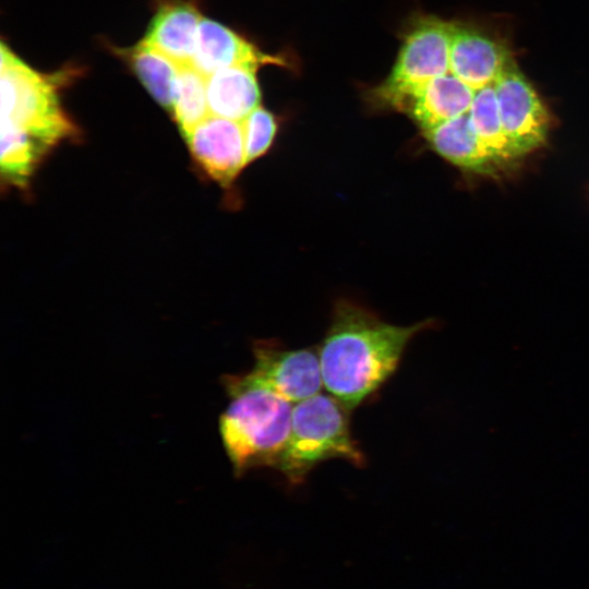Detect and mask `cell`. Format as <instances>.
<instances>
[{"label": "cell", "instance_id": "cell-1", "mask_svg": "<svg viewBox=\"0 0 589 589\" xmlns=\"http://www.w3.org/2000/svg\"><path fill=\"white\" fill-rule=\"evenodd\" d=\"M431 324L394 325L362 305L339 300L317 350L323 387L354 409L392 377L410 340Z\"/></svg>", "mask_w": 589, "mask_h": 589}, {"label": "cell", "instance_id": "cell-2", "mask_svg": "<svg viewBox=\"0 0 589 589\" xmlns=\"http://www.w3.org/2000/svg\"><path fill=\"white\" fill-rule=\"evenodd\" d=\"M223 385L229 401L219 417V434L235 474L275 468L289 437L293 404L235 374L225 375Z\"/></svg>", "mask_w": 589, "mask_h": 589}, {"label": "cell", "instance_id": "cell-3", "mask_svg": "<svg viewBox=\"0 0 589 589\" xmlns=\"http://www.w3.org/2000/svg\"><path fill=\"white\" fill-rule=\"evenodd\" d=\"M349 411L322 392L293 404L289 437L275 467L288 483H303L317 465L329 459L365 466V456L350 431Z\"/></svg>", "mask_w": 589, "mask_h": 589}, {"label": "cell", "instance_id": "cell-4", "mask_svg": "<svg viewBox=\"0 0 589 589\" xmlns=\"http://www.w3.org/2000/svg\"><path fill=\"white\" fill-rule=\"evenodd\" d=\"M1 130L17 132L44 154L71 136L52 77L38 73L1 44Z\"/></svg>", "mask_w": 589, "mask_h": 589}, {"label": "cell", "instance_id": "cell-5", "mask_svg": "<svg viewBox=\"0 0 589 589\" xmlns=\"http://www.w3.org/2000/svg\"><path fill=\"white\" fill-rule=\"evenodd\" d=\"M454 28V24L436 17L418 19L406 32L396 63L374 89V98L399 110L420 87L448 73Z\"/></svg>", "mask_w": 589, "mask_h": 589}, {"label": "cell", "instance_id": "cell-6", "mask_svg": "<svg viewBox=\"0 0 589 589\" xmlns=\"http://www.w3.org/2000/svg\"><path fill=\"white\" fill-rule=\"evenodd\" d=\"M252 351V369L235 374L241 383L268 390L292 404L321 393L323 381L317 351L287 349L273 340L255 341Z\"/></svg>", "mask_w": 589, "mask_h": 589}, {"label": "cell", "instance_id": "cell-7", "mask_svg": "<svg viewBox=\"0 0 589 589\" xmlns=\"http://www.w3.org/2000/svg\"><path fill=\"white\" fill-rule=\"evenodd\" d=\"M494 87L504 131L518 157L540 148L549 133V112L513 60Z\"/></svg>", "mask_w": 589, "mask_h": 589}, {"label": "cell", "instance_id": "cell-8", "mask_svg": "<svg viewBox=\"0 0 589 589\" xmlns=\"http://www.w3.org/2000/svg\"><path fill=\"white\" fill-rule=\"evenodd\" d=\"M184 137L194 160L224 187L230 185L245 166L241 121L209 115Z\"/></svg>", "mask_w": 589, "mask_h": 589}, {"label": "cell", "instance_id": "cell-9", "mask_svg": "<svg viewBox=\"0 0 589 589\" xmlns=\"http://www.w3.org/2000/svg\"><path fill=\"white\" fill-rule=\"evenodd\" d=\"M512 60L506 49L490 36L455 25L449 72L472 89L494 84Z\"/></svg>", "mask_w": 589, "mask_h": 589}, {"label": "cell", "instance_id": "cell-10", "mask_svg": "<svg viewBox=\"0 0 589 589\" xmlns=\"http://www.w3.org/2000/svg\"><path fill=\"white\" fill-rule=\"evenodd\" d=\"M283 61L268 56L232 29L203 17L196 36L191 64L205 76L236 65L257 69L261 65Z\"/></svg>", "mask_w": 589, "mask_h": 589}, {"label": "cell", "instance_id": "cell-11", "mask_svg": "<svg viewBox=\"0 0 589 589\" xmlns=\"http://www.w3.org/2000/svg\"><path fill=\"white\" fill-rule=\"evenodd\" d=\"M202 19L193 0H160L143 41L180 65L191 63Z\"/></svg>", "mask_w": 589, "mask_h": 589}, {"label": "cell", "instance_id": "cell-12", "mask_svg": "<svg viewBox=\"0 0 589 589\" xmlns=\"http://www.w3.org/2000/svg\"><path fill=\"white\" fill-rule=\"evenodd\" d=\"M476 91L448 72L409 96L400 107L423 132L468 113Z\"/></svg>", "mask_w": 589, "mask_h": 589}, {"label": "cell", "instance_id": "cell-13", "mask_svg": "<svg viewBox=\"0 0 589 589\" xmlns=\"http://www.w3.org/2000/svg\"><path fill=\"white\" fill-rule=\"evenodd\" d=\"M255 69L236 65L206 76L209 113L235 121H243L260 107L261 91Z\"/></svg>", "mask_w": 589, "mask_h": 589}, {"label": "cell", "instance_id": "cell-14", "mask_svg": "<svg viewBox=\"0 0 589 589\" xmlns=\"http://www.w3.org/2000/svg\"><path fill=\"white\" fill-rule=\"evenodd\" d=\"M431 146L455 166L489 172L498 160L474 132L468 113L423 132Z\"/></svg>", "mask_w": 589, "mask_h": 589}, {"label": "cell", "instance_id": "cell-15", "mask_svg": "<svg viewBox=\"0 0 589 589\" xmlns=\"http://www.w3.org/2000/svg\"><path fill=\"white\" fill-rule=\"evenodd\" d=\"M118 52L151 96L171 112L173 87L180 64L143 40Z\"/></svg>", "mask_w": 589, "mask_h": 589}, {"label": "cell", "instance_id": "cell-16", "mask_svg": "<svg viewBox=\"0 0 589 589\" xmlns=\"http://www.w3.org/2000/svg\"><path fill=\"white\" fill-rule=\"evenodd\" d=\"M468 116L474 132L498 163L518 158L502 124L494 84L476 91Z\"/></svg>", "mask_w": 589, "mask_h": 589}, {"label": "cell", "instance_id": "cell-17", "mask_svg": "<svg viewBox=\"0 0 589 589\" xmlns=\"http://www.w3.org/2000/svg\"><path fill=\"white\" fill-rule=\"evenodd\" d=\"M171 113L184 136L211 115L206 76L191 63L179 67L173 87Z\"/></svg>", "mask_w": 589, "mask_h": 589}, {"label": "cell", "instance_id": "cell-18", "mask_svg": "<svg viewBox=\"0 0 589 589\" xmlns=\"http://www.w3.org/2000/svg\"><path fill=\"white\" fill-rule=\"evenodd\" d=\"M242 122L245 147V166L264 155L272 146L278 123L275 116L257 107Z\"/></svg>", "mask_w": 589, "mask_h": 589}]
</instances>
